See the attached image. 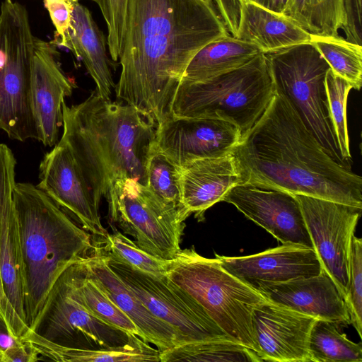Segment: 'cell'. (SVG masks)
I'll return each instance as SVG.
<instances>
[{
  "instance_id": "1",
  "label": "cell",
  "mask_w": 362,
  "mask_h": 362,
  "mask_svg": "<svg viewBox=\"0 0 362 362\" xmlns=\"http://www.w3.org/2000/svg\"><path fill=\"white\" fill-rule=\"evenodd\" d=\"M228 35L212 2L128 0L117 98L158 125L171 116L174 96L193 57Z\"/></svg>"
},
{
  "instance_id": "2",
  "label": "cell",
  "mask_w": 362,
  "mask_h": 362,
  "mask_svg": "<svg viewBox=\"0 0 362 362\" xmlns=\"http://www.w3.org/2000/svg\"><path fill=\"white\" fill-rule=\"evenodd\" d=\"M233 153L242 183L362 209V178L332 158L276 88Z\"/></svg>"
},
{
  "instance_id": "3",
  "label": "cell",
  "mask_w": 362,
  "mask_h": 362,
  "mask_svg": "<svg viewBox=\"0 0 362 362\" xmlns=\"http://www.w3.org/2000/svg\"><path fill=\"white\" fill-rule=\"evenodd\" d=\"M63 134L98 206L112 183L129 177L146 186V165L155 144V122L136 107L99 96L62 103Z\"/></svg>"
},
{
  "instance_id": "4",
  "label": "cell",
  "mask_w": 362,
  "mask_h": 362,
  "mask_svg": "<svg viewBox=\"0 0 362 362\" xmlns=\"http://www.w3.org/2000/svg\"><path fill=\"white\" fill-rule=\"evenodd\" d=\"M23 268V307L33 324L59 276L95 250L93 235L46 193L28 182L13 191Z\"/></svg>"
},
{
  "instance_id": "5",
  "label": "cell",
  "mask_w": 362,
  "mask_h": 362,
  "mask_svg": "<svg viewBox=\"0 0 362 362\" xmlns=\"http://www.w3.org/2000/svg\"><path fill=\"white\" fill-rule=\"evenodd\" d=\"M276 92L266 55L209 79L181 83L173 98L171 115L207 117L235 124L242 137L264 113Z\"/></svg>"
},
{
  "instance_id": "6",
  "label": "cell",
  "mask_w": 362,
  "mask_h": 362,
  "mask_svg": "<svg viewBox=\"0 0 362 362\" xmlns=\"http://www.w3.org/2000/svg\"><path fill=\"white\" fill-rule=\"evenodd\" d=\"M165 276L192 296L230 338L259 354L252 315L267 299L258 291L225 270L217 258L201 256L194 246L169 260Z\"/></svg>"
},
{
  "instance_id": "7",
  "label": "cell",
  "mask_w": 362,
  "mask_h": 362,
  "mask_svg": "<svg viewBox=\"0 0 362 362\" xmlns=\"http://www.w3.org/2000/svg\"><path fill=\"white\" fill-rule=\"evenodd\" d=\"M264 54L276 88L329 155L350 167L342 158L329 117L325 80L330 66L325 59L310 42Z\"/></svg>"
},
{
  "instance_id": "8",
  "label": "cell",
  "mask_w": 362,
  "mask_h": 362,
  "mask_svg": "<svg viewBox=\"0 0 362 362\" xmlns=\"http://www.w3.org/2000/svg\"><path fill=\"white\" fill-rule=\"evenodd\" d=\"M105 197L111 221L141 249L166 260L181 250L185 221L189 216L183 209L129 177L115 180Z\"/></svg>"
},
{
  "instance_id": "9",
  "label": "cell",
  "mask_w": 362,
  "mask_h": 362,
  "mask_svg": "<svg viewBox=\"0 0 362 362\" xmlns=\"http://www.w3.org/2000/svg\"><path fill=\"white\" fill-rule=\"evenodd\" d=\"M80 262L59 276L28 330L68 348L99 349L125 344L129 334L95 318L78 300L75 285Z\"/></svg>"
},
{
  "instance_id": "10",
  "label": "cell",
  "mask_w": 362,
  "mask_h": 362,
  "mask_svg": "<svg viewBox=\"0 0 362 362\" xmlns=\"http://www.w3.org/2000/svg\"><path fill=\"white\" fill-rule=\"evenodd\" d=\"M104 255L112 270L147 309L177 332L182 344L212 339L233 340L192 296L165 275L154 276Z\"/></svg>"
},
{
  "instance_id": "11",
  "label": "cell",
  "mask_w": 362,
  "mask_h": 362,
  "mask_svg": "<svg viewBox=\"0 0 362 362\" xmlns=\"http://www.w3.org/2000/svg\"><path fill=\"white\" fill-rule=\"evenodd\" d=\"M8 20V61L0 85V129L11 139H37L30 105V74L34 36L24 6L4 0Z\"/></svg>"
},
{
  "instance_id": "12",
  "label": "cell",
  "mask_w": 362,
  "mask_h": 362,
  "mask_svg": "<svg viewBox=\"0 0 362 362\" xmlns=\"http://www.w3.org/2000/svg\"><path fill=\"white\" fill-rule=\"evenodd\" d=\"M322 267L346 296L353 236L361 209L337 202L294 194Z\"/></svg>"
},
{
  "instance_id": "13",
  "label": "cell",
  "mask_w": 362,
  "mask_h": 362,
  "mask_svg": "<svg viewBox=\"0 0 362 362\" xmlns=\"http://www.w3.org/2000/svg\"><path fill=\"white\" fill-rule=\"evenodd\" d=\"M16 159L11 149L0 143V272L8 305L7 325L21 337L28 329L23 307V268L13 191Z\"/></svg>"
},
{
  "instance_id": "14",
  "label": "cell",
  "mask_w": 362,
  "mask_h": 362,
  "mask_svg": "<svg viewBox=\"0 0 362 362\" xmlns=\"http://www.w3.org/2000/svg\"><path fill=\"white\" fill-rule=\"evenodd\" d=\"M242 138L233 123L207 117L171 115L158 124L155 146L179 168L233 152Z\"/></svg>"
},
{
  "instance_id": "15",
  "label": "cell",
  "mask_w": 362,
  "mask_h": 362,
  "mask_svg": "<svg viewBox=\"0 0 362 362\" xmlns=\"http://www.w3.org/2000/svg\"><path fill=\"white\" fill-rule=\"evenodd\" d=\"M36 186L52 198L95 238L108 233L103 226L98 206L69 146L59 140L40 164Z\"/></svg>"
},
{
  "instance_id": "16",
  "label": "cell",
  "mask_w": 362,
  "mask_h": 362,
  "mask_svg": "<svg viewBox=\"0 0 362 362\" xmlns=\"http://www.w3.org/2000/svg\"><path fill=\"white\" fill-rule=\"evenodd\" d=\"M283 244L314 249L294 194L272 188L237 185L223 198Z\"/></svg>"
},
{
  "instance_id": "17",
  "label": "cell",
  "mask_w": 362,
  "mask_h": 362,
  "mask_svg": "<svg viewBox=\"0 0 362 362\" xmlns=\"http://www.w3.org/2000/svg\"><path fill=\"white\" fill-rule=\"evenodd\" d=\"M56 44L34 37L30 74V105L37 139L45 146L58 142L63 126L62 103L74 86L63 71Z\"/></svg>"
},
{
  "instance_id": "18",
  "label": "cell",
  "mask_w": 362,
  "mask_h": 362,
  "mask_svg": "<svg viewBox=\"0 0 362 362\" xmlns=\"http://www.w3.org/2000/svg\"><path fill=\"white\" fill-rule=\"evenodd\" d=\"M317 319L267 300L257 305L252 324L262 361L311 362L308 341Z\"/></svg>"
},
{
  "instance_id": "19",
  "label": "cell",
  "mask_w": 362,
  "mask_h": 362,
  "mask_svg": "<svg viewBox=\"0 0 362 362\" xmlns=\"http://www.w3.org/2000/svg\"><path fill=\"white\" fill-rule=\"evenodd\" d=\"M215 257L225 270L252 288L314 276L322 269L314 249L297 245L283 244L247 256Z\"/></svg>"
},
{
  "instance_id": "20",
  "label": "cell",
  "mask_w": 362,
  "mask_h": 362,
  "mask_svg": "<svg viewBox=\"0 0 362 362\" xmlns=\"http://www.w3.org/2000/svg\"><path fill=\"white\" fill-rule=\"evenodd\" d=\"M252 288L267 300L296 312L339 325L351 324L345 300L324 269L314 276L279 284L259 283Z\"/></svg>"
},
{
  "instance_id": "21",
  "label": "cell",
  "mask_w": 362,
  "mask_h": 362,
  "mask_svg": "<svg viewBox=\"0 0 362 362\" xmlns=\"http://www.w3.org/2000/svg\"><path fill=\"white\" fill-rule=\"evenodd\" d=\"M88 274L105 293L132 320L144 341L161 353L182 344L177 332L154 316L108 265L106 256L95 245L84 259Z\"/></svg>"
},
{
  "instance_id": "22",
  "label": "cell",
  "mask_w": 362,
  "mask_h": 362,
  "mask_svg": "<svg viewBox=\"0 0 362 362\" xmlns=\"http://www.w3.org/2000/svg\"><path fill=\"white\" fill-rule=\"evenodd\" d=\"M180 168L182 204L199 221L205 211L230 189L242 183V175L233 152L225 156L196 160Z\"/></svg>"
},
{
  "instance_id": "23",
  "label": "cell",
  "mask_w": 362,
  "mask_h": 362,
  "mask_svg": "<svg viewBox=\"0 0 362 362\" xmlns=\"http://www.w3.org/2000/svg\"><path fill=\"white\" fill-rule=\"evenodd\" d=\"M229 31L234 37L256 45L263 54L311 40V35L288 16L250 0H238L237 14Z\"/></svg>"
},
{
  "instance_id": "24",
  "label": "cell",
  "mask_w": 362,
  "mask_h": 362,
  "mask_svg": "<svg viewBox=\"0 0 362 362\" xmlns=\"http://www.w3.org/2000/svg\"><path fill=\"white\" fill-rule=\"evenodd\" d=\"M105 37L95 23L90 11L79 2L73 6L71 25L62 46L81 59L96 85V92L110 99L115 83L111 62L106 51Z\"/></svg>"
},
{
  "instance_id": "25",
  "label": "cell",
  "mask_w": 362,
  "mask_h": 362,
  "mask_svg": "<svg viewBox=\"0 0 362 362\" xmlns=\"http://www.w3.org/2000/svg\"><path fill=\"white\" fill-rule=\"evenodd\" d=\"M40 356L63 362H160V352L139 337L129 334L128 341L122 346L99 349L64 347L41 338L30 330L21 337Z\"/></svg>"
},
{
  "instance_id": "26",
  "label": "cell",
  "mask_w": 362,
  "mask_h": 362,
  "mask_svg": "<svg viewBox=\"0 0 362 362\" xmlns=\"http://www.w3.org/2000/svg\"><path fill=\"white\" fill-rule=\"evenodd\" d=\"M260 53L252 43L229 35L220 37L206 45L193 57L180 83L209 79L247 64Z\"/></svg>"
},
{
  "instance_id": "27",
  "label": "cell",
  "mask_w": 362,
  "mask_h": 362,
  "mask_svg": "<svg viewBox=\"0 0 362 362\" xmlns=\"http://www.w3.org/2000/svg\"><path fill=\"white\" fill-rule=\"evenodd\" d=\"M283 13L317 36L339 35L346 21L343 0H288Z\"/></svg>"
},
{
  "instance_id": "28",
  "label": "cell",
  "mask_w": 362,
  "mask_h": 362,
  "mask_svg": "<svg viewBox=\"0 0 362 362\" xmlns=\"http://www.w3.org/2000/svg\"><path fill=\"white\" fill-rule=\"evenodd\" d=\"M160 362H261L255 351L230 339H212L189 342L160 354Z\"/></svg>"
},
{
  "instance_id": "29",
  "label": "cell",
  "mask_w": 362,
  "mask_h": 362,
  "mask_svg": "<svg viewBox=\"0 0 362 362\" xmlns=\"http://www.w3.org/2000/svg\"><path fill=\"white\" fill-rule=\"evenodd\" d=\"M75 293L78 300L95 318L128 334L141 338V334L132 320L88 274L84 259L79 264Z\"/></svg>"
},
{
  "instance_id": "30",
  "label": "cell",
  "mask_w": 362,
  "mask_h": 362,
  "mask_svg": "<svg viewBox=\"0 0 362 362\" xmlns=\"http://www.w3.org/2000/svg\"><path fill=\"white\" fill-rule=\"evenodd\" d=\"M332 321L317 319L309 336L308 350L313 362H361V343L349 340Z\"/></svg>"
},
{
  "instance_id": "31",
  "label": "cell",
  "mask_w": 362,
  "mask_h": 362,
  "mask_svg": "<svg viewBox=\"0 0 362 362\" xmlns=\"http://www.w3.org/2000/svg\"><path fill=\"white\" fill-rule=\"evenodd\" d=\"M310 42L337 75L359 90L362 84V46L337 36L312 35Z\"/></svg>"
},
{
  "instance_id": "32",
  "label": "cell",
  "mask_w": 362,
  "mask_h": 362,
  "mask_svg": "<svg viewBox=\"0 0 362 362\" xmlns=\"http://www.w3.org/2000/svg\"><path fill=\"white\" fill-rule=\"evenodd\" d=\"M95 242L106 255L142 272L160 276L165 275L169 260L155 257L141 249L123 233L115 230Z\"/></svg>"
},
{
  "instance_id": "33",
  "label": "cell",
  "mask_w": 362,
  "mask_h": 362,
  "mask_svg": "<svg viewBox=\"0 0 362 362\" xmlns=\"http://www.w3.org/2000/svg\"><path fill=\"white\" fill-rule=\"evenodd\" d=\"M146 181V187L155 194L185 211L182 204L180 168L158 151L155 144L147 162Z\"/></svg>"
},
{
  "instance_id": "34",
  "label": "cell",
  "mask_w": 362,
  "mask_h": 362,
  "mask_svg": "<svg viewBox=\"0 0 362 362\" xmlns=\"http://www.w3.org/2000/svg\"><path fill=\"white\" fill-rule=\"evenodd\" d=\"M329 117L342 158L349 163L351 155L346 123V101L352 86L329 69L325 80Z\"/></svg>"
},
{
  "instance_id": "35",
  "label": "cell",
  "mask_w": 362,
  "mask_h": 362,
  "mask_svg": "<svg viewBox=\"0 0 362 362\" xmlns=\"http://www.w3.org/2000/svg\"><path fill=\"white\" fill-rule=\"evenodd\" d=\"M345 302L351 324L359 337L362 331V240L353 236L350 256L349 280Z\"/></svg>"
},
{
  "instance_id": "36",
  "label": "cell",
  "mask_w": 362,
  "mask_h": 362,
  "mask_svg": "<svg viewBox=\"0 0 362 362\" xmlns=\"http://www.w3.org/2000/svg\"><path fill=\"white\" fill-rule=\"evenodd\" d=\"M99 6L107 28V45L112 60H119L125 29L128 0H93Z\"/></svg>"
},
{
  "instance_id": "37",
  "label": "cell",
  "mask_w": 362,
  "mask_h": 362,
  "mask_svg": "<svg viewBox=\"0 0 362 362\" xmlns=\"http://www.w3.org/2000/svg\"><path fill=\"white\" fill-rule=\"evenodd\" d=\"M43 1L56 28L55 38L53 42L56 45H62L71 25L74 6L64 0H43Z\"/></svg>"
},
{
  "instance_id": "38",
  "label": "cell",
  "mask_w": 362,
  "mask_h": 362,
  "mask_svg": "<svg viewBox=\"0 0 362 362\" xmlns=\"http://www.w3.org/2000/svg\"><path fill=\"white\" fill-rule=\"evenodd\" d=\"M345 24L342 29L349 42L362 45V0H343Z\"/></svg>"
},
{
  "instance_id": "39",
  "label": "cell",
  "mask_w": 362,
  "mask_h": 362,
  "mask_svg": "<svg viewBox=\"0 0 362 362\" xmlns=\"http://www.w3.org/2000/svg\"><path fill=\"white\" fill-rule=\"evenodd\" d=\"M40 360L39 354L29 344L23 342L4 351L2 362H35Z\"/></svg>"
},
{
  "instance_id": "40",
  "label": "cell",
  "mask_w": 362,
  "mask_h": 362,
  "mask_svg": "<svg viewBox=\"0 0 362 362\" xmlns=\"http://www.w3.org/2000/svg\"><path fill=\"white\" fill-rule=\"evenodd\" d=\"M9 35L7 16L5 10L1 7L0 12V85L8 61Z\"/></svg>"
},
{
  "instance_id": "41",
  "label": "cell",
  "mask_w": 362,
  "mask_h": 362,
  "mask_svg": "<svg viewBox=\"0 0 362 362\" xmlns=\"http://www.w3.org/2000/svg\"><path fill=\"white\" fill-rule=\"evenodd\" d=\"M23 343L21 337H16L11 333L5 318L0 313V351L4 354L6 350Z\"/></svg>"
},
{
  "instance_id": "42",
  "label": "cell",
  "mask_w": 362,
  "mask_h": 362,
  "mask_svg": "<svg viewBox=\"0 0 362 362\" xmlns=\"http://www.w3.org/2000/svg\"><path fill=\"white\" fill-rule=\"evenodd\" d=\"M251 1L270 11L282 13L286 8L288 0H250Z\"/></svg>"
},
{
  "instance_id": "43",
  "label": "cell",
  "mask_w": 362,
  "mask_h": 362,
  "mask_svg": "<svg viewBox=\"0 0 362 362\" xmlns=\"http://www.w3.org/2000/svg\"><path fill=\"white\" fill-rule=\"evenodd\" d=\"M8 312V305L6 300L4 287L1 281L0 272V313L2 314L6 322V317Z\"/></svg>"
},
{
  "instance_id": "44",
  "label": "cell",
  "mask_w": 362,
  "mask_h": 362,
  "mask_svg": "<svg viewBox=\"0 0 362 362\" xmlns=\"http://www.w3.org/2000/svg\"><path fill=\"white\" fill-rule=\"evenodd\" d=\"M64 1L72 6H74L75 4L79 2V0H64Z\"/></svg>"
},
{
  "instance_id": "45",
  "label": "cell",
  "mask_w": 362,
  "mask_h": 362,
  "mask_svg": "<svg viewBox=\"0 0 362 362\" xmlns=\"http://www.w3.org/2000/svg\"><path fill=\"white\" fill-rule=\"evenodd\" d=\"M3 361V353L0 351V362Z\"/></svg>"
},
{
  "instance_id": "46",
  "label": "cell",
  "mask_w": 362,
  "mask_h": 362,
  "mask_svg": "<svg viewBox=\"0 0 362 362\" xmlns=\"http://www.w3.org/2000/svg\"><path fill=\"white\" fill-rule=\"evenodd\" d=\"M202 1H205V2H206V3H211V2H212V0H202Z\"/></svg>"
}]
</instances>
